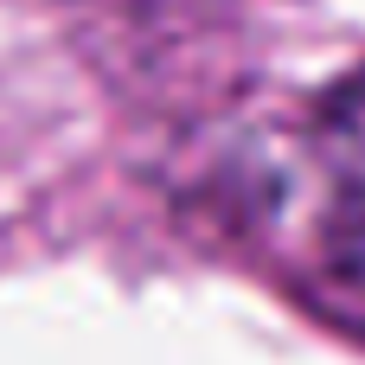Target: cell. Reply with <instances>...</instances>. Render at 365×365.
<instances>
[{"instance_id":"obj_1","label":"cell","mask_w":365,"mask_h":365,"mask_svg":"<svg viewBox=\"0 0 365 365\" xmlns=\"http://www.w3.org/2000/svg\"><path fill=\"white\" fill-rule=\"evenodd\" d=\"M321 180H327L321 263L346 295L365 302V71L340 83L321 109Z\"/></svg>"}]
</instances>
